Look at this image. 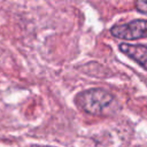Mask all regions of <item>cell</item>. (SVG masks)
Segmentation results:
<instances>
[{
  "label": "cell",
  "mask_w": 147,
  "mask_h": 147,
  "mask_svg": "<svg viewBox=\"0 0 147 147\" xmlns=\"http://www.w3.org/2000/svg\"><path fill=\"white\" fill-rule=\"evenodd\" d=\"M76 106L93 116H110L119 110L116 98L103 88H90L75 96Z\"/></svg>",
  "instance_id": "6da1fadb"
},
{
  "label": "cell",
  "mask_w": 147,
  "mask_h": 147,
  "mask_svg": "<svg viewBox=\"0 0 147 147\" xmlns=\"http://www.w3.org/2000/svg\"><path fill=\"white\" fill-rule=\"evenodd\" d=\"M110 33L124 40H136L147 38V20H134L127 23L116 24L111 26Z\"/></svg>",
  "instance_id": "7a4b0ae2"
},
{
  "label": "cell",
  "mask_w": 147,
  "mask_h": 147,
  "mask_svg": "<svg viewBox=\"0 0 147 147\" xmlns=\"http://www.w3.org/2000/svg\"><path fill=\"white\" fill-rule=\"evenodd\" d=\"M119 51L126 56L139 63L145 70H147V45H131L121 44L118 46Z\"/></svg>",
  "instance_id": "3957f363"
},
{
  "label": "cell",
  "mask_w": 147,
  "mask_h": 147,
  "mask_svg": "<svg viewBox=\"0 0 147 147\" xmlns=\"http://www.w3.org/2000/svg\"><path fill=\"white\" fill-rule=\"evenodd\" d=\"M136 8L140 11V13H144V14H147V1H137L134 3Z\"/></svg>",
  "instance_id": "277c9868"
},
{
  "label": "cell",
  "mask_w": 147,
  "mask_h": 147,
  "mask_svg": "<svg viewBox=\"0 0 147 147\" xmlns=\"http://www.w3.org/2000/svg\"><path fill=\"white\" fill-rule=\"evenodd\" d=\"M33 147H40V146H33ZM41 147H52V146H41Z\"/></svg>",
  "instance_id": "5b68a950"
}]
</instances>
